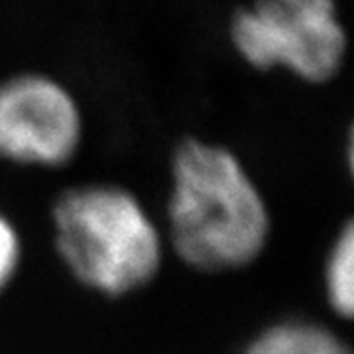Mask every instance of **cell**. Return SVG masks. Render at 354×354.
<instances>
[{"mask_svg": "<svg viewBox=\"0 0 354 354\" xmlns=\"http://www.w3.org/2000/svg\"><path fill=\"white\" fill-rule=\"evenodd\" d=\"M47 224L64 273L100 299L147 290L169 261L158 214L133 186L115 180L66 184L49 201Z\"/></svg>", "mask_w": 354, "mask_h": 354, "instance_id": "obj_2", "label": "cell"}, {"mask_svg": "<svg viewBox=\"0 0 354 354\" xmlns=\"http://www.w3.org/2000/svg\"><path fill=\"white\" fill-rule=\"evenodd\" d=\"M158 218L169 259L201 275L252 267L273 233L269 201L243 158L198 135L177 139L169 151Z\"/></svg>", "mask_w": 354, "mask_h": 354, "instance_id": "obj_1", "label": "cell"}, {"mask_svg": "<svg viewBox=\"0 0 354 354\" xmlns=\"http://www.w3.org/2000/svg\"><path fill=\"white\" fill-rule=\"evenodd\" d=\"M26 243L15 218L0 205V297H5L24 269Z\"/></svg>", "mask_w": 354, "mask_h": 354, "instance_id": "obj_7", "label": "cell"}, {"mask_svg": "<svg viewBox=\"0 0 354 354\" xmlns=\"http://www.w3.org/2000/svg\"><path fill=\"white\" fill-rule=\"evenodd\" d=\"M346 165H348V173L354 182V122L348 129V139H346Z\"/></svg>", "mask_w": 354, "mask_h": 354, "instance_id": "obj_8", "label": "cell"}, {"mask_svg": "<svg viewBox=\"0 0 354 354\" xmlns=\"http://www.w3.org/2000/svg\"><path fill=\"white\" fill-rule=\"evenodd\" d=\"M88 115L75 88L45 68H17L0 77V165L58 173L77 162Z\"/></svg>", "mask_w": 354, "mask_h": 354, "instance_id": "obj_4", "label": "cell"}, {"mask_svg": "<svg viewBox=\"0 0 354 354\" xmlns=\"http://www.w3.org/2000/svg\"><path fill=\"white\" fill-rule=\"evenodd\" d=\"M324 295L339 318L354 322V216L337 231L324 261Z\"/></svg>", "mask_w": 354, "mask_h": 354, "instance_id": "obj_6", "label": "cell"}, {"mask_svg": "<svg viewBox=\"0 0 354 354\" xmlns=\"http://www.w3.org/2000/svg\"><path fill=\"white\" fill-rule=\"evenodd\" d=\"M241 354H354V350L324 324L286 318L261 328Z\"/></svg>", "mask_w": 354, "mask_h": 354, "instance_id": "obj_5", "label": "cell"}, {"mask_svg": "<svg viewBox=\"0 0 354 354\" xmlns=\"http://www.w3.org/2000/svg\"><path fill=\"white\" fill-rule=\"evenodd\" d=\"M226 39L252 71L310 86L333 82L350 49L337 0H250L229 15Z\"/></svg>", "mask_w": 354, "mask_h": 354, "instance_id": "obj_3", "label": "cell"}]
</instances>
